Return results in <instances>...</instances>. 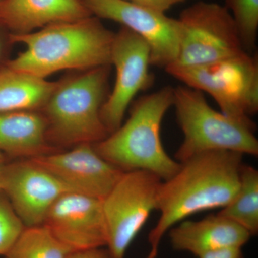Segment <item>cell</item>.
Listing matches in <instances>:
<instances>
[{
	"label": "cell",
	"mask_w": 258,
	"mask_h": 258,
	"mask_svg": "<svg viewBox=\"0 0 258 258\" xmlns=\"http://www.w3.org/2000/svg\"><path fill=\"white\" fill-rule=\"evenodd\" d=\"M82 0H3L0 25L11 34H28L52 24L92 16Z\"/></svg>",
	"instance_id": "cell-14"
},
{
	"label": "cell",
	"mask_w": 258,
	"mask_h": 258,
	"mask_svg": "<svg viewBox=\"0 0 258 258\" xmlns=\"http://www.w3.org/2000/svg\"><path fill=\"white\" fill-rule=\"evenodd\" d=\"M93 16L121 24L142 37L150 48L151 64L166 69L179 51V25L169 18L125 0H82Z\"/></svg>",
	"instance_id": "cell-10"
},
{
	"label": "cell",
	"mask_w": 258,
	"mask_h": 258,
	"mask_svg": "<svg viewBox=\"0 0 258 258\" xmlns=\"http://www.w3.org/2000/svg\"><path fill=\"white\" fill-rule=\"evenodd\" d=\"M219 215L245 229L251 236L258 232V171L242 164L238 191Z\"/></svg>",
	"instance_id": "cell-18"
},
{
	"label": "cell",
	"mask_w": 258,
	"mask_h": 258,
	"mask_svg": "<svg viewBox=\"0 0 258 258\" xmlns=\"http://www.w3.org/2000/svg\"><path fill=\"white\" fill-rule=\"evenodd\" d=\"M111 69L101 66L57 81L40 111L46 120L47 138L52 147L94 144L109 135L101 110L108 96Z\"/></svg>",
	"instance_id": "cell-4"
},
{
	"label": "cell",
	"mask_w": 258,
	"mask_h": 258,
	"mask_svg": "<svg viewBox=\"0 0 258 258\" xmlns=\"http://www.w3.org/2000/svg\"><path fill=\"white\" fill-rule=\"evenodd\" d=\"M28 159L53 174L74 192L100 200L106 198L123 173L103 159L91 144Z\"/></svg>",
	"instance_id": "cell-13"
},
{
	"label": "cell",
	"mask_w": 258,
	"mask_h": 258,
	"mask_svg": "<svg viewBox=\"0 0 258 258\" xmlns=\"http://www.w3.org/2000/svg\"><path fill=\"white\" fill-rule=\"evenodd\" d=\"M242 247H225L202 254L198 258H244Z\"/></svg>",
	"instance_id": "cell-24"
},
{
	"label": "cell",
	"mask_w": 258,
	"mask_h": 258,
	"mask_svg": "<svg viewBox=\"0 0 258 258\" xmlns=\"http://www.w3.org/2000/svg\"><path fill=\"white\" fill-rule=\"evenodd\" d=\"M177 20L179 51L172 64L183 67L206 66L247 52L225 5L198 2L183 10Z\"/></svg>",
	"instance_id": "cell-7"
},
{
	"label": "cell",
	"mask_w": 258,
	"mask_h": 258,
	"mask_svg": "<svg viewBox=\"0 0 258 258\" xmlns=\"http://www.w3.org/2000/svg\"><path fill=\"white\" fill-rule=\"evenodd\" d=\"M170 76L188 87L208 93L231 119L255 131L251 117L258 111V60L248 52L195 67L171 64Z\"/></svg>",
	"instance_id": "cell-6"
},
{
	"label": "cell",
	"mask_w": 258,
	"mask_h": 258,
	"mask_svg": "<svg viewBox=\"0 0 258 258\" xmlns=\"http://www.w3.org/2000/svg\"><path fill=\"white\" fill-rule=\"evenodd\" d=\"M1 191L26 227L43 225L52 205L74 191L31 159L6 164Z\"/></svg>",
	"instance_id": "cell-11"
},
{
	"label": "cell",
	"mask_w": 258,
	"mask_h": 258,
	"mask_svg": "<svg viewBox=\"0 0 258 258\" xmlns=\"http://www.w3.org/2000/svg\"><path fill=\"white\" fill-rule=\"evenodd\" d=\"M161 182L159 176L149 171H125L102 200L108 235L106 247L115 258H124L149 215L157 210Z\"/></svg>",
	"instance_id": "cell-8"
},
{
	"label": "cell",
	"mask_w": 258,
	"mask_h": 258,
	"mask_svg": "<svg viewBox=\"0 0 258 258\" xmlns=\"http://www.w3.org/2000/svg\"><path fill=\"white\" fill-rule=\"evenodd\" d=\"M73 252L41 225L25 227L5 258H69Z\"/></svg>",
	"instance_id": "cell-19"
},
{
	"label": "cell",
	"mask_w": 258,
	"mask_h": 258,
	"mask_svg": "<svg viewBox=\"0 0 258 258\" xmlns=\"http://www.w3.org/2000/svg\"><path fill=\"white\" fill-rule=\"evenodd\" d=\"M43 225L73 251L106 247V225L98 199L64 194L51 207Z\"/></svg>",
	"instance_id": "cell-12"
},
{
	"label": "cell",
	"mask_w": 258,
	"mask_h": 258,
	"mask_svg": "<svg viewBox=\"0 0 258 258\" xmlns=\"http://www.w3.org/2000/svg\"><path fill=\"white\" fill-rule=\"evenodd\" d=\"M25 228L10 200L0 191V255L9 252Z\"/></svg>",
	"instance_id": "cell-21"
},
{
	"label": "cell",
	"mask_w": 258,
	"mask_h": 258,
	"mask_svg": "<svg viewBox=\"0 0 258 258\" xmlns=\"http://www.w3.org/2000/svg\"><path fill=\"white\" fill-rule=\"evenodd\" d=\"M56 85L6 66L0 70V113L40 111Z\"/></svg>",
	"instance_id": "cell-17"
},
{
	"label": "cell",
	"mask_w": 258,
	"mask_h": 258,
	"mask_svg": "<svg viewBox=\"0 0 258 258\" xmlns=\"http://www.w3.org/2000/svg\"><path fill=\"white\" fill-rule=\"evenodd\" d=\"M150 57L149 45L137 33L124 27L115 33L111 52V64L115 69L114 86L101 110L102 121L109 134L123 123L136 96L152 86Z\"/></svg>",
	"instance_id": "cell-9"
},
{
	"label": "cell",
	"mask_w": 258,
	"mask_h": 258,
	"mask_svg": "<svg viewBox=\"0 0 258 258\" xmlns=\"http://www.w3.org/2000/svg\"><path fill=\"white\" fill-rule=\"evenodd\" d=\"M147 8V9L157 12V13H164L171 9L172 7L184 3L186 0H125Z\"/></svg>",
	"instance_id": "cell-22"
},
{
	"label": "cell",
	"mask_w": 258,
	"mask_h": 258,
	"mask_svg": "<svg viewBox=\"0 0 258 258\" xmlns=\"http://www.w3.org/2000/svg\"><path fill=\"white\" fill-rule=\"evenodd\" d=\"M172 106L184 134L175 153V160L179 163L213 151L258 155L255 131L215 111L201 91L186 86L174 88Z\"/></svg>",
	"instance_id": "cell-5"
},
{
	"label": "cell",
	"mask_w": 258,
	"mask_h": 258,
	"mask_svg": "<svg viewBox=\"0 0 258 258\" xmlns=\"http://www.w3.org/2000/svg\"><path fill=\"white\" fill-rule=\"evenodd\" d=\"M115 33L99 18L90 16L75 21L52 24L28 34H10L13 43L26 48L7 67L22 74L45 79L64 70L83 71L111 66Z\"/></svg>",
	"instance_id": "cell-2"
},
{
	"label": "cell",
	"mask_w": 258,
	"mask_h": 258,
	"mask_svg": "<svg viewBox=\"0 0 258 258\" xmlns=\"http://www.w3.org/2000/svg\"><path fill=\"white\" fill-rule=\"evenodd\" d=\"M235 21L244 50L255 49L258 31V0H224Z\"/></svg>",
	"instance_id": "cell-20"
},
{
	"label": "cell",
	"mask_w": 258,
	"mask_h": 258,
	"mask_svg": "<svg viewBox=\"0 0 258 258\" xmlns=\"http://www.w3.org/2000/svg\"><path fill=\"white\" fill-rule=\"evenodd\" d=\"M167 233L173 249L198 257L216 249L242 247L252 237L243 227L218 214L199 221H181Z\"/></svg>",
	"instance_id": "cell-15"
},
{
	"label": "cell",
	"mask_w": 258,
	"mask_h": 258,
	"mask_svg": "<svg viewBox=\"0 0 258 258\" xmlns=\"http://www.w3.org/2000/svg\"><path fill=\"white\" fill-rule=\"evenodd\" d=\"M242 159L243 154L232 151L203 153L181 163L174 176L162 181L157 202L160 217L148 235L147 258L157 257L161 240L171 227L232 201L240 186Z\"/></svg>",
	"instance_id": "cell-1"
},
{
	"label": "cell",
	"mask_w": 258,
	"mask_h": 258,
	"mask_svg": "<svg viewBox=\"0 0 258 258\" xmlns=\"http://www.w3.org/2000/svg\"><path fill=\"white\" fill-rule=\"evenodd\" d=\"M6 156L0 152V191H1L2 180H3V173H4L5 166H6Z\"/></svg>",
	"instance_id": "cell-26"
},
{
	"label": "cell",
	"mask_w": 258,
	"mask_h": 258,
	"mask_svg": "<svg viewBox=\"0 0 258 258\" xmlns=\"http://www.w3.org/2000/svg\"><path fill=\"white\" fill-rule=\"evenodd\" d=\"M174 88L166 86L139 98L124 123L101 142L93 144L96 152L112 165L125 171L143 170L170 179L181 163L169 157L163 147L161 125L172 107Z\"/></svg>",
	"instance_id": "cell-3"
},
{
	"label": "cell",
	"mask_w": 258,
	"mask_h": 258,
	"mask_svg": "<svg viewBox=\"0 0 258 258\" xmlns=\"http://www.w3.org/2000/svg\"><path fill=\"white\" fill-rule=\"evenodd\" d=\"M10 32L0 25V70L6 67L10 59V50L14 45Z\"/></svg>",
	"instance_id": "cell-23"
},
{
	"label": "cell",
	"mask_w": 258,
	"mask_h": 258,
	"mask_svg": "<svg viewBox=\"0 0 258 258\" xmlns=\"http://www.w3.org/2000/svg\"><path fill=\"white\" fill-rule=\"evenodd\" d=\"M2 1H3V0H0V3H1Z\"/></svg>",
	"instance_id": "cell-27"
},
{
	"label": "cell",
	"mask_w": 258,
	"mask_h": 258,
	"mask_svg": "<svg viewBox=\"0 0 258 258\" xmlns=\"http://www.w3.org/2000/svg\"><path fill=\"white\" fill-rule=\"evenodd\" d=\"M103 247L74 251L69 258H115L108 248Z\"/></svg>",
	"instance_id": "cell-25"
},
{
	"label": "cell",
	"mask_w": 258,
	"mask_h": 258,
	"mask_svg": "<svg viewBox=\"0 0 258 258\" xmlns=\"http://www.w3.org/2000/svg\"><path fill=\"white\" fill-rule=\"evenodd\" d=\"M57 152L47 138V123L41 112L0 113V152L28 159Z\"/></svg>",
	"instance_id": "cell-16"
}]
</instances>
